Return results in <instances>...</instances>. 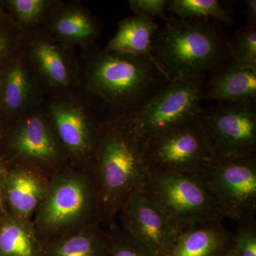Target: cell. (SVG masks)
I'll return each mask as SVG.
<instances>
[{
    "instance_id": "6da1fadb",
    "label": "cell",
    "mask_w": 256,
    "mask_h": 256,
    "mask_svg": "<svg viewBox=\"0 0 256 256\" xmlns=\"http://www.w3.org/2000/svg\"><path fill=\"white\" fill-rule=\"evenodd\" d=\"M78 57V92L104 118L134 114L170 82L152 60L97 45Z\"/></svg>"
},
{
    "instance_id": "7a4b0ae2",
    "label": "cell",
    "mask_w": 256,
    "mask_h": 256,
    "mask_svg": "<svg viewBox=\"0 0 256 256\" xmlns=\"http://www.w3.org/2000/svg\"><path fill=\"white\" fill-rule=\"evenodd\" d=\"M144 139L132 114L106 119L98 134L90 172L98 196V218L110 227L117 224L121 207L142 188L148 174L143 160Z\"/></svg>"
},
{
    "instance_id": "3957f363",
    "label": "cell",
    "mask_w": 256,
    "mask_h": 256,
    "mask_svg": "<svg viewBox=\"0 0 256 256\" xmlns=\"http://www.w3.org/2000/svg\"><path fill=\"white\" fill-rule=\"evenodd\" d=\"M152 57L170 82L205 76L233 60L222 24L176 16L168 18L154 35Z\"/></svg>"
},
{
    "instance_id": "277c9868",
    "label": "cell",
    "mask_w": 256,
    "mask_h": 256,
    "mask_svg": "<svg viewBox=\"0 0 256 256\" xmlns=\"http://www.w3.org/2000/svg\"><path fill=\"white\" fill-rule=\"evenodd\" d=\"M98 222L96 183L90 170L70 164L50 176L32 218L40 242L75 233Z\"/></svg>"
},
{
    "instance_id": "5b68a950",
    "label": "cell",
    "mask_w": 256,
    "mask_h": 256,
    "mask_svg": "<svg viewBox=\"0 0 256 256\" xmlns=\"http://www.w3.org/2000/svg\"><path fill=\"white\" fill-rule=\"evenodd\" d=\"M141 190L168 217L178 233L222 220L201 174H148Z\"/></svg>"
},
{
    "instance_id": "8992f818",
    "label": "cell",
    "mask_w": 256,
    "mask_h": 256,
    "mask_svg": "<svg viewBox=\"0 0 256 256\" xmlns=\"http://www.w3.org/2000/svg\"><path fill=\"white\" fill-rule=\"evenodd\" d=\"M4 148L10 168H31L50 178L69 165L44 102L6 126Z\"/></svg>"
},
{
    "instance_id": "52a82bcc",
    "label": "cell",
    "mask_w": 256,
    "mask_h": 256,
    "mask_svg": "<svg viewBox=\"0 0 256 256\" xmlns=\"http://www.w3.org/2000/svg\"><path fill=\"white\" fill-rule=\"evenodd\" d=\"M143 160L151 172L202 174L216 162L198 118L146 139Z\"/></svg>"
},
{
    "instance_id": "ba28073f",
    "label": "cell",
    "mask_w": 256,
    "mask_h": 256,
    "mask_svg": "<svg viewBox=\"0 0 256 256\" xmlns=\"http://www.w3.org/2000/svg\"><path fill=\"white\" fill-rule=\"evenodd\" d=\"M44 107L69 164L90 170L99 129L106 119L78 92L47 98Z\"/></svg>"
},
{
    "instance_id": "9c48e42d",
    "label": "cell",
    "mask_w": 256,
    "mask_h": 256,
    "mask_svg": "<svg viewBox=\"0 0 256 256\" xmlns=\"http://www.w3.org/2000/svg\"><path fill=\"white\" fill-rule=\"evenodd\" d=\"M20 50L47 98L78 90V57L75 48L50 36L43 28L24 34Z\"/></svg>"
},
{
    "instance_id": "30bf717a",
    "label": "cell",
    "mask_w": 256,
    "mask_h": 256,
    "mask_svg": "<svg viewBox=\"0 0 256 256\" xmlns=\"http://www.w3.org/2000/svg\"><path fill=\"white\" fill-rule=\"evenodd\" d=\"M198 118L216 160L256 156V102L202 107Z\"/></svg>"
},
{
    "instance_id": "8fae6325",
    "label": "cell",
    "mask_w": 256,
    "mask_h": 256,
    "mask_svg": "<svg viewBox=\"0 0 256 256\" xmlns=\"http://www.w3.org/2000/svg\"><path fill=\"white\" fill-rule=\"evenodd\" d=\"M206 76L170 82L132 114L134 126L144 140L196 118L203 100Z\"/></svg>"
},
{
    "instance_id": "7c38bea8",
    "label": "cell",
    "mask_w": 256,
    "mask_h": 256,
    "mask_svg": "<svg viewBox=\"0 0 256 256\" xmlns=\"http://www.w3.org/2000/svg\"><path fill=\"white\" fill-rule=\"evenodd\" d=\"M202 176L222 218L239 222L256 212V156L216 160Z\"/></svg>"
},
{
    "instance_id": "4fadbf2b",
    "label": "cell",
    "mask_w": 256,
    "mask_h": 256,
    "mask_svg": "<svg viewBox=\"0 0 256 256\" xmlns=\"http://www.w3.org/2000/svg\"><path fill=\"white\" fill-rule=\"evenodd\" d=\"M118 218L120 228L158 256H165L178 233L159 207L138 188L128 196Z\"/></svg>"
},
{
    "instance_id": "5bb4252c",
    "label": "cell",
    "mask_w": 256,
    "mask_h": 256,
    "mask_svg": "<svg viewBox=\"0 0 256 256\" xmlns=\"http://www.w3.org/2000/svg\"><path fill=\"white\" fill-rule=\"evenodd\" d=\"M45 100L41 85L20 48L0 70V106L5 126Z\"/></svg>"
},
{
    "instance_id": "9a60e30c",
    "label": "cell",
    "mask_w": 256,
    "mask_h": 256,
    "mask_svg": "<svg viewBox=\"0 0 256 256\" xmlns=\"http://www.w3.org/2000/svg\"><path fill=\"white\" fill-rule=\"evenodd\" d=\"M42 28L64 44L84 50L96 45L104 25L80 2L57 0Z\"/></svg>"
},
{
    "instance_id": "2e32d148",
    "label": "cell",
    "mask_w": 256,
    "mask_h": 256,
    "mask_svg": "<svg viewBox=\"0 0 256 256\" xmlns=\"http://www.w3.org/2000/svg\"><path fill=\"white\" fill-rule=\"evenodd\" d=\"M50 178L31 168H8L4 188L8 213L32 220L46 195Z\"/></svg>"
},
{
    "instance_id": "e0dca14e",
    "label": "cell",
    "mask_w": 256,
    "mask_h": 256,
    "mask_svg": "<svg viewBox=\"0 0 256 256\" xmlns=\"http://www.w3.org/2000/svg\"><path fill=\"white\" fill-rule=\"evenodd\" d=\"M203 100L218 104L256 102V66L232 60L210 72Z\"/></svg>"
},
{
    "instance_id": "ac0fdd59",
    "label": "cell",
    "mask_w": 256,
    "mask_h": 256,
    "mask_svg": "<svg viewBox=\"0 0 256 256\" xmlns=\"http://www.w3.org/2000/svg\"><path fill=\"white\" fill-rule=\"evenodd\" d=\"M232 234L222 220L194 226L178 234L165 256H216L230 246Z\"/></svg>"
},
{
    "instance_id": "d6986e66",
    "label": "cell",
    "mask_w": 256,
    "mask_h": 256,
    "mask_svg": "<svg viewBox=\"0 0 256 256\" xmlns=\"http://www.w3.org/2000/svg\"><path fill=\"white\" fill-rule=\"evenodd\" d=\"M159 28L153 18L144 15L134 14L124 18L118 24L117 31L104 50L142 56L154 62L152 40Z\"/></svg>"
},
{
    "instance_id": "ffe728a7",
    "label": "cell",
    "mask_w": 256,
    "mask_h": 256,
    "mask_svg": "<svg viewBox=\"0 0 256 256\" xmlns=\"http://www.w3.org/2000/svg\"><path fill=\"white\" fill-rule=\"evenodd\" d=\"M43 256H108L107 232L96 222L42 244Z\"/></svg>"
},
{
    "instance_id": "44dd1931",
    "label": "cell",
    "mask_w": 256,
    "mask_h": 256,
    "mask_svg": "<svg viewBox=\"0 0 256 256\" xmlns=\"http://www.w3.org/2000/svg\"><path fill=\"white\" fill-rule=\"evenodd\" d=\"M0 256H43L32 220L9 213L0 218Z\"/></svg>"
},
{
    "instance_id": "7402d4cb",
    "label": "cell",
    "mask_w": 256,
    "mask_h": 256,
    "mask_svg": "<svg viewBox=\"0 0 256 256\" xmlns=\"http://www.w3.org/2000/svg\"><path fill=\"white\" fill-rule=\"evenodd\" d=\"M57 0H6L3 6L9 16L24 33L43 26Z\"/></svg>"
},
{
    "instance_id": "603a6c76",
    "label": "cell",
    "mask_w": 256,
    "mask_h": 256,
    "mask_svg": "<svg viewBox=\"0 0 256 256\" xmlns=\"http://www.w3.org/2000/svg\"><path fill=\"white\" fill-rule=\"evenodd\" d=\"M166 11L183 20H208L220 24L233 23L232 12L216 0H168Z\"/></svg>"
},
{
    "instance_id": "cb8c5ba5",
    "label": "cell",
    "mask_w": 256,
    "mask_h": 256,
    "mask_svg": "<svg viewBox=\"0 0 256 256\" xmlns=\"http://www.w3.org/2000/svg\"><path fill=\"white\" fill-rule=\"evenodd\" d=\"M107 232L108 256H158L120 228L117 224Z\"/></svg>"
},
{
    "instance_id": "d4e9b609",
    "label": "cell",
    "mask_w": 256,
    "mask_h": 256,
    "mask_svg": "<svg viewBox=\"0 0 256 256\" xmlns=\"http://www.w3.org/2000/svg\"><path fill=\"white\" fill-rule=\"evenodd\" d=\"M230 46L234 62L256 66V26L246 25L237 30Z\"/></svg>"
},
{
    "instance_id": "484cf974",
    "label": "cell",
    "mask_w": 256,
    "mask_h": 256,
    "mask_svg": "<svg viewBox=\"0 0 256 256\" xmlns=\"http://www.w3.org/2000/svg\"><path fill=\"white\" fill-rule=\"evenodd\" d=\"M256 214L238 222L235 233L232 234V247L238 256H256Z\"/></svg>"
},
{
    "instance_id": "4316f807",
    "label": "cell",
    "mask_w": 256,
    "mask_h": 256,
    "mask_svg": "<svg viewBox=\"0 0 256 256\" xmlns=\"http://www.w3.org/2000/svg\"><path fill=\"white\" fill-rule=\"evenodd\" d=\"M24 32L10 18L0 23V70L18 52Z\"/></svg>"
},
{
    "instance_id": "83f0119b",
    "label": "cell",
    "mask_w": 256,
    "mask_h": 256,
    "mask_svg": "<svg viewBox=\"0 0 256 256\" xmlns=\"http://www.w3.org/2000/svg\"><path fill=\"white\" fill-rule=\"evenodd\" d=\"M168 0H129L128 5L136 14L144 15L154 20L168 18L166 15Z\"/></svg>"
},
{
    "instance_id": "f1b7e54d",
    "label": "cell",
    "mask_w": 256,
    "mask_h": 256,
    "mask_svg": "<svg viewBox=\"0 0 256 256\" xmlns=\"http://www.w3.org/2000/svg\"><path fill=\"white\" fill-rule=\"evenodd\" d=\"M6 170H8V166L6 163L2 156H0V218L8 213L5 206L4 197V181Z\"/></svg>"
},
{
    "instance_id": "f546056e",
    "label": "cell",
    "mask_w": 256,
    "mask_h": 256,
    "mask_svg": "<svg viewBox=\"0 0 256 256\" xmlns=\"http://www.w3.org/2000/svg\"><path fill=\"white\" fill-rule=\"evenodd\" d=\"M245 4V14L248 20V25L256 26V0H246Z\"/></svg>"
},
{
    "instance_id": "4dcf8cb0",
    "label": "cell",
    "mask_w": 256,
    "mask_h": 256,
    "mask_svg": "<svg viewBox=\"0 0 256 256\" xmlns=\"http://www.w3.org/2000/svg\"><path fill=\"white\" fill-rule=\"evenodd\" d=\"M216 256H238V254H236V252L234 250L233 248L232 247V246L226 248L224 249V250H222V252H220V254H218Z\"/></svg>"
},
{
    "instance_id": "1f68e13d",
    "label": "cell",
    "mask_w": 256,
    "mask_h": 256,
    "mask_svg": "<svg viewBox=\"0 0 256 256\" xmlns=\"http://www.w3.org/2000/svg\"><path fill=\"white\" fill-rule=\"evenodd\" d=\"M4 8L2 2H0V23L3 22L9 18V15L5 13Z\"/></svg>"
},
{
    "instance_id": "d6a6232c",
    "label": "cell",
    "mask_w": 256,
    "mask_h": 256,
    "mask_svg": "<svg viewBox=\"0 0 256 256\" xmlns=\"http://www.w3.org/2000/svg\"><path fill=\"white\" fill-rule=\"evenodd\" d=\"M4 124V118H3L2 111L1 106H0V128L2 127Z\"/></svg>"
}]
</instances>
